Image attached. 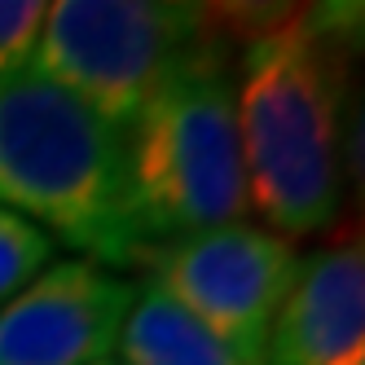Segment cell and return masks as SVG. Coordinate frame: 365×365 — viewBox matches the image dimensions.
I'll list each match as a JSON object with an SVG mask.
<instances>
[{
	"label": "cell",
	"instance_id": "cell-7",
	"mask_svg": "<svg viewBox=\"0 0 365 365\" xmlns=\"http://www.w3.org/2000/svg\"><path fill=\"white\" fill-rule=\"evenodd\" d=\"M264 365H365L361 238H344L299 259L264 339Z\"/></svg>",
	"mask_w": 365,
	"mask_h": 365
},
{
	"label": "cell",
	"instance_id": "cell-5",
	"mask_svg": "<svg viewBox=\"0 0 365 365\" xmlns=\"http://www.w3.org/2000/svg\"><path fill=\"white\" fill-rule=\"evenodd\" d=\"M145 286L168 295L229 348L264 361V339L299 269L295 242L251 220L202 229L190 238L150 247Z\"/></svg>",
	"mask_w": 365,
	"mask_h": 365
},
{
	"label": "cell",
	"instance_id": "cell-4",
	"mask_svg": "<svg viewBox=\"0 0 365 365\" xmlns=\"http://www.w3.org/2000/svg\"><path fill=\"white\" fill-rule=\"evenodd\" d=\"M212 5L168 0H58L44 9L31 75L53 84L123 137L137 110L172 75L225 44Z\"/></svg>",
	"mask_w": 365,
	"mask_h": 365
},
{
	"label": "cell",
	"instance_id": "cell-11",
	"mask_svg": "<svg viewBox=\"0 0 365 365\" xmlns=\"http://www.w3.org/2000/svg\"><path fill=\"white\" fill-rule=\"evenodd\" d=\"M97 365H119V361H97Z\"/></svg>",
	"mask_w": 365,
	"mask_h": 365
},
{
	"label": "cell",
	"instance_id": "cell-2",
	"mask_svg": "<svg viewBox=\"0 0 365 365\" xmlns=\"http://www.w3.org/2000/svg\"><path fill=\"white\" fill-rule=\"evenodd\" d=\"M0 207L97 264H141L123 198V137L53 84H0Z\"/></svg>",
	"mask_w": 365,
	"mask_h": 365
},
{
	"label": "cell",
	"instance_id": "cell-6",
	"mask_svg": "<svg viewBox=\"0 0 365 365\" xmlns=\"http://www.w3.org/2000/svg\"><path fill=\"white\" fill-rule=\"evenodd\" d=\"M133 299L137 282L97 259H53L0 304V365L110 361Z\"/></svg>",
	"mask_w": 365,
	"mask_h": 365
},
{
	"label": "cell",
	"instance_id": "cell-10",
	"mask_svg": "<svg viewBox=\"0 0 365 365\" xmlns=\"http://www.w3.org/2000/svg\"><path fill=\"white\" fill-rule=\"evenodd\" d=\"M44 9V0H0V84L31 71Z\"/></svg>",
	"mask_w": 365,
	"mask_h": 365
},
{
	"label": "cell",
	"instance_id": "cell-9",
	"mask_svg": "<svg viewBox=\"0 0 365 365\" xmlns=\"http://www.w3.org/2000/svg\"><path fill=\"white\" fill-rule=\"evenodd\" d=\"M48 264H53V238L0 207V304L14 299Z\"/></svg>",
	"mask_w": 365,
	"mask_h": 365
},
{
	"label": "cell",
	"instance_id": "cell-8",
	"mask_svg": "<svg viewBox=\"0 0 365 365\" xmlns=\"http://www.w3.org/2000/svg\"><path fill=\"white\" fill-rule=\"evenodd\" d=\"M115 352L123 356L119 365H264L259 356L229 348L154 286H137Z\"/></svg>",
	"mask_w": 365,
	"mask_h": 365
},
{
	"label": "cell",
	"instance_id": "cell-1",
	"mask_svg": "<svg viewBox=\"0 0 365 365\" xmlns=\"http://www.w3.org/2000/svg\"><path fill=\"white\" fill-rule=\"evenodd\" d=\"M344 40L322 9H282L255 22L233 75V110L251 212L295 242L334 220Z\"/></svg>",
	"mask_w": 365,
	"mask_h": 365
},
{
	"label": "cell",
	"instance_id": "cell-3",
	"mask_svg": "<svg viewBox=\"0 0 365 365\" xmlns=\"http://www.w3.org/2000/svg\"><path fill=\"white\" fill-rule=\"evenodd\" d=\"M123 198L141 255L247 220L229 44L185 62L123 128Z\"/></svg>",
	"mask_w": 365,
	"mask_h": 365
}]
</instances>
